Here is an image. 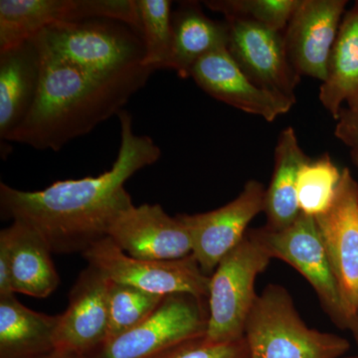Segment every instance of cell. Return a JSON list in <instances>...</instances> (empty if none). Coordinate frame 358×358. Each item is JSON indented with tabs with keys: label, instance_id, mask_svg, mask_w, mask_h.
Wrapping results in <instances>:
<instances>
[{
	"label": "cell",
	"instance_id": "15",
	"mask_svg": "<svg viewBox=\"0 0 358 358\" xmlns=\"http://www.w3.org/2000/svg\"><path fill=\"white\" fill-rule=\"evenodd\" d=\"M107 237L124 253L145 260H178L192 255L189 233L159 204L133 205L108 230Z\"/></svg>",
	"mask_w": 358,
	"mask_h": 358
},
{
	"label": "cell",
	"instance_id": "22",
	"mask_svg": "<svg viewBox=\"0 0 358 358\" xmlns=\"http://www.w3.org/2000/svg\"><path fill=\"white\" fill-rule=\"evenodd\" d=\"M320 101L338 121L343 103L358 101V1L343 16L320 88Z\"/></svg>",
	"mask_w": 358,
	"mask_h": 358
},
{
	"label": "cell",
	"instance_id": "6",
	"mask_svg": "<svg viewBox=\"0 0 358 358\" xmlns=\"http://www.w3.org/2000/svg\"><path fill=\"white\" fill-rule=\"evenodd\" d=\"M247 234L272 259L289 264L308 282L317 294L322 310L341 329H348L346 317L336 277L322 243L315 218L301 213L289 227L279 231L265 226L249 229Z\"/></svg>",
	"mask_w": 358,
	"mask_h": 358
},
{
	"label": "cell",
	"instance_id": "11",
	"mask_svg": "<svg viewBox=\"0 0 358 358\" xmlns=\"http://www.w3.org/2000/svg\"><path fill=\"white\" fill-rule=\"evenodd\" d=\"M315 220L350 322L358 310V182L350 169H343L331 208Z\"/></svg>",
	"mask_w": 358,
	"mask_h": 358
},
{
	"label": "cell",
	"instance_id": "4",
	"mask_svg": "<svg viewBox=\"0 0 358 358\" xmlns=\"http://www.w3.org/2000/svg\"><path fill=\"white\" fill-rule=\"evenodd\" d=\"M32 40L65 62L103 76L134 69L145 61L141 33L107 18L52 25Z\"/></svg>",
	"mask_w": 358,
	"mask_h": 358
},
{
	"label": "cell",
	"instance_id": "31",
	"mask_svg": "<svg viewBox=\"0 0 358 358\" xmlns=\"http://www.w3.org/2000/svg\"><path fill=\"white\" fill-rule=\"evenodd\" d=\"M42 358H88L82 357V355H73V353L57 352L54 350L53 352L49 353L48 355Z\"/></svg>",
	"mask_w": 358,
	"mask_h": 358
},
{
	"label": "cell",
	"instance_id": "24",
	"mask_svg": "<svg viewBox=\"0 0 358 358\" xmlns=\"http://www.w3.org/2000/svg\"><path fill=\"white\" fill-rule=\"evenodd\" d=\"M343 169L329 155L308 159L301 166L296 182V199L301 213L317 217L326 213L336 199Z\"/></svg>",
	"mask_w": 358,
	"mask_h": 358
},
{
	"label": "cell",
	"instance_id": "30",
	"mask_svg": "<svg viewBox=\"0 0 358 358\" xmlns=\"http://www.w3.org/2000/svg\"><path fill=\"white\" fill-rule=\"evenodd\" d=\"M348 331L352 333L353 339H355V343L358 348V310L355 313V315L350 320L348 327Z\"/></svg>",
	"mask_w": 358,
	"mask_h": 358
},
{
	"label": "cell",
	"instance_id": "7",
	"mask_svg": "<svg viewBox=\"0 0 358 358\" xmlns=\"http://www.w3.org/2000/svg\"><path fill=\"white\" fill-rule=\"evenodd\" d=\"M208 319L207 299L171 294L138 326L107 341L86 357L154 358L179 343L204 336Z\"/></svg>",
	"mask_w": 358,
	"mask_h": 358
},
{
	"label": "cell",
	"instance_id": "8",
	"mask_svg": "<svg viewBox=\"0 0 358 358\" xmlns=\"http://www.w3.org/2000/svg\"><path fill=\"white\" fill-rule=\"evenodd\" d=\"M82 255L110 282L162 296L188 294L208 300L210 277L192 254L169 261L134 258L106 237Z\"/></svg>",
	"mask_w": 358,
	"mask_h": 358
},
{
	"label": "cell",
	"instance_id": "28",
	"mask_svg": "<svg viewBox=\"0 0 358 358\" xmlns=\"http://www.w3.org/2000/svg\"><path fill=\"white\" fill-rule=\"evenodd\" d=\"M334 134L350 148L358 145V101L341 110Z\"/></svg>",
	"mask_w": 358,
	"mask_h": 358
},
{
	"label": "cell",
	"instance_id": "13",
	"mask_svg": "<svg viewBox=\"0 0 358 358\" xmlns=\"http://www.w3.org/2000/svg\"><path fill=\"white\" fill-rule=\"evenodd\" d=\"M225 20L228 51L245 74L260 88L296 102L294 89L301 76L289 62L282 32L250 21Z\"/></svg>",
	"mask_w": 358,
	"mask_h": 358
},
{
	"label": "cell",
	"instance_id": "10",
	"mask_svg": "<svg viewBox=\"0 0 358 358\" xmlns=\"http://www.w3.org/2000/svg\"><path fill=\"white\" fill-rule=\"evenodd\" d=\"M266 188L250 179L239 195L215 210L197 214H178L192 240V255L207 275L243 241L250 222L265 210Z\"/></svg>",
	"mask_w": 358,
	"mask_h": 358
},
{
	"label": "cell",
	"instance_id": "12",
	"mask_svg": "<svg viewBox=\"0 0 358 358\" xmlns=\"http://www.w3.org/2000/svg\"><path fill=\"white\" fill-rule=\"evenodd\" d=\"M110 281L95 268L78 275L59 315L54 346L57 352L89 357L105 343L109 327Z\"/></svg>",
	"mask_w": 358,
	"mask_h": 358
},
{
	"label": "cell",
	"instance_id": "5",
	"mask_svg": "<svg viewBox=\"0 0 358 358\" xmlns=\"http://www.w3.org/2000/svg\"><path fill=\"white\" fill-rule=\"evenodd\" d=\"M271 261L267 252L248 234L224 257L210 275L207 341L226 343L243 338L245 324L258 296L257 277Z\"/></svg>",
	"mask_w": 358,
	"mask_h": 358
},
{
	"label": "cell",
	"instance_id": "19",
	"mask_svg": "<svg viewBox=\"0 0 358 358\" xmlns=\"http://www.w3.org/2000/svg\"><path fill=\"white\" fill-rule=\"evenodd\" d=\"M59 315L35 312L15 296L0 298V358H42L55 350Z\"/></svg>",
	"mask_w": 358,
	"mask_h": 358
},
{
	"label": "cell",
	"instance_id": "32",
	"mask_svg": "<svg viewBox=\"0 0 358 358\" xmlns=\"http://www.w3.org/2000/svg\"><path fill=\"white\" fill-rule=\"evenodd\" d=\"M350 155H352V159L353 164L358 167V145L357 147L352 148V152H350Z\"/></svg>",
	"mask_w": 358,
	"mask_h": 358
},
{
	"label": "cell",
	"instance_id": "25",
	"mask_svg": "<svg viewBox=\"0 0 358 358\" xmlns=\"http://www.w3.org/2000/svg\"><path fill=\"white\" fill-rule=\"evenodd\" d=\"M166 296L110 282L109 327L105 343L127 333L148 319Z\"/></svg>",
	"mask_w": 358,
	"mask_h": 358
},
{
	"label": "cell",
	"instance_id": "14",
	"mask_svg": "<svg viewBox=\"0 0 358 358\" xmlns=\"http://www.w3.org/2000/svg\"><path fill=\"white\" fill-rule=\"evenodd\" d=\"M346 0H300L285 29L289 62L300 76L324 82Z\"/></svg>",
	"mask_w": 358,
	"mask_h": 358
},
{
	"label": "cell",
	"instance_id": "33",
	"mask_svg": "<svg viewBox=\"0 0 358 358\" xmlns=\"http://www.w3.org/2000/svg\"><path fill=\"white\" fill-rule=\"evenodd\" d=\"M343 358H358V355H352V357H343Z\"/></svg>",
	"mask_w": 358,
	"mask_h": 358
},
{
	"label": "cell",
	"instance_id": "2",
	"mask_svg": "<svg viewBox=\"0 0 358 358\" xmlns=\"http://www.w3.org/2000/svg\"><path fill=\"white\" fill-rule=\"evenodd\" d=\"M36 46L41 56L38 93L24 121L8 138L35 150L59 152L119 115L155 71L141 65L110 76L92 74Z\"/></svg>",
	"mask_w": 358,
	"mask_h": 358
},
{
	"label": "cell",
	"instance_id": "1",
	"mask_svg": "<svg viewBox=\"0 0 358 358\" xmlns=\"http://www.w3.org/2000/svg\"><path fill=\"white\" fill-rule=\"evenodd\" d=\"M117 115L121 145L112 169L98 176L56 181L37 192L1 182L2 216L36 230L53 254H83L107 237L115 219L134 205L124 187L127 181L162 157L150 136L134 134L133 117L127 110Z\"/></svg>",
	"mask_w": 358,
	"mask_h": 358
},
{
	"label": "cell",
	"instance_id": "9",
	"mask_svg": "<svg viewBox=\"0 0 358 358\" xmlns=\"http://www.w3.org/2000/svg\"><path fill=\"white\" fill-rule=\"evenodd\" d=\"M94 18L121 21L140 32L136 0H1L0 52L52 25Z\"/></svg>",
	"mask_w": 358,
	"mask_h": 358
},
{
	"label": "cell",
	"instance_id": "27",
	"mask_svg": "<svg viewBox=\"0 0 358 358\" xmlns=\"http://www.w3.org/2000/svg\"><path fill=\"white\" fill-rule=\"evenodd\" d=\"M154 358H251L245 336L226 343H210L204 336L189 339Z\"/></svg>",
	"mask_w": 358,
	"mask_h": 358
},
{
	"label": "cell",
	"instance_id": "18",
	"mask_svg": "<svg viewBox=\"0 0 358 358\" xmlns=\"http://www.w3.org/2000/svg\"><path fill=\"white\" fill-rule=\"evenodd\" d=\"M41 56L33 40L0 52V138L24 121L38 93Z\"/></svg>",
	"mask_w": 358,
	"mask_h": 358
},
{
	"label": "cell",
	"instance_id": "3",
	"mask_svg": "<svg viewBox=\"0 0 358 358\" xmlns=\"http://www.w3.org/2000/svg\"><path fill=\"white\" fill-rule=\"evenodd\" d=\"M244 336L251 358H343L350 350L345 338L308 327L288 289L277 284L257 296Z\"/></svg>",
	"mask_w": 358,
	"mask_h": 358
},
{
	"label": "cell",
	"instance_id": "26",
	"mask_svg": "<svg viewBox=\"0 0 358 358\" xmlns=\"http://www.w3.org/2000/svg\"><path fill=\"white\" fill-rule=\"evenodd\" d=\"M300 0H208L204 6L225 20L256 23L274 31L286 29Z\"/></svg>",
	"mask_w": 358,
	"mask_h": 358
},
{
	"label": "cell",
	"instance_id": "29",
	"mask_svg": "<svg viewBox=\"0 0 358 358\" xmlns=\"http://www.w3.org/2000/svg\"><path fill=\"white\" fill-rule=\"evenodd\" d=\"M10 262L6 247L0 244V298L14 296Z\"/></svg>",
	"mask_w": 358,
	"mask_h": 358
},
{
	"label": "cell",
	"instance_id": "23",
	"mask_svg": "<svg viewBox=\"0 0 358 358\" xmlns=\"http://www.w3.org/2000/svg\"><path fill=\"white\" fill-rule=\"evenodd\" d=\"M140 32L145 45L143 65L171 69L173 50V11L169 0H136Z\"/></svg>",
	"mask_w": 358,
	"mask_h": 358
},
{
	"label": "cell",
	"instance_id": "16",
	"mask_svg": "<svg viewBox=\"0 0 358 358\" xmlns=\"http://www.w3.org/2000/svg\"><path fill=\"white\" fill-rule=\"evenodd\" d=\"M190 77L216 100L267 122L287 114L296 103L257 86L235 62L227 47L200 59Z\"/></svg>",
	"mask_w": 358,
	"mask_h": 358
},
{
	"label": "cell",
	"instance_id": "21",
	"mask_svg": "<svg viewBox=\"0 0 358 358\" xmlns=\"http://www.w3.org/2000/svg\"><path fill=\"white\" fill-rule=\"evenodd\" d=\"M310 159L299 143L292 127L282 129L275 148L274 171L266 188L265 212L268 230L292 225L301 215L296 199V182L301 166Z\"/></svg>",
	"mask_w": 358,
	"mask_h": 358
},
{
	"label": "cell",
	"instance_id": "17",
	"mask_svg": "<svg viewBox=\"0 0 358 358\" xmlns=\"http://www.w3.org/2000/svg\"><path fill=\"white\" fill-rule=\"evenodd\" d=\"M0 244L6 247L10 262L15 294L45 299L60 285L50 247L27 224L13 221L0 231Z\"/></svg>",
	"mask_w": 358,
	"mask_h": 358
},
{
	"label": "cell",
	"instance_id": "20",
	"mask_svg": "<svg viewBox=\"0 0 358 358\" xmlns=\"http://www.w3.org/2000/svg\"><path fill=\"white\" fill-rule=\"evenodd\" d=\"M173 50L171 70L189 78L193 66L229 39L227 20H211L196 2H185L173 13Z\"/></svg>",
	"mask_w": 358,
	"mask_h": 358
}]
</instances>
